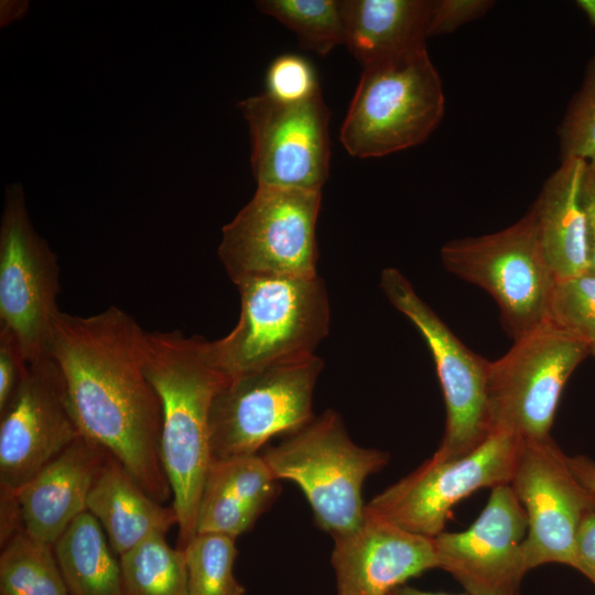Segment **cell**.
Instances as JSON below:
<instances>
[{"instance_id": "6da1fadb", "label": "cell", "mask_w": 595, "mask_h": 595, "mask_svg": "<svg viewBox=\"0 0 595 595\" xmlns=\"http://www.w3.org/2000/svg\"><path fill=\"white\" fill-rule=\"evenodd\" d=\"M148 333L117 306L85 317L60 312L51 356L82 435L165 504L172 491L161 462L162 404L145 374Z\"/></svg>"}, {"instance_id": "7a4b0ae2", "label": "cell", "mask_w": 595, "mask_h": 595, "mask_svg": "<svg viewBox=\"0 0 595 595\" xmlns=\"http://www.w3.org/2000/svg\"><path fill=\"white\" fill-rule=\"evenodd\" d=\"M207 340L180 331L148 333L145 374L162 404L161 462L177 516V548L196 536L212 462L209 414L229 380L210 361Z\"/></svg>"}, {"instance_id": "3957f363", "label": "cell", "mask_w": 595, "mask_h": 595, "mask_svg": "<svg viewBox=\"0 0 595 595\" xmlns=\"http://www.w3.org/2000/svg\"><path fill=\"white\" fill-rule=\"evenodd\" d=\"M239 320L223 338L208 342L212 364L228 379L313 358L329 329L322 278H252L236 284Z\"/></svg>"}, {"instance_id": "277c9868", "label": "cell", "mask_w": 595, "mask_h": 595, "mask_svg": "<svg viewBox=\"0 0 595 595\" xmlns=\"http://www.w3.org/2000/svg\"><path fill=\"white\" fill-rule=\"evenodd\" d=\"M261 456L277 480H292L302 489L317 524L333 539L363 522V485L389 458L382 451L355 444L333 410L315 416Z\"/></svg>"}, {"instance_id": "5b68a950", "label": "cell", "mask_w": 595, "mask_h": 595, "mask_svg": "<svg viewBox=\"0 0 595 595\" xmlns=\"http://www.w3.org/2000/svg\"><path fill=\"white\" fill-rule=\"evenodd\" d=\"M444 91L428 51L364 67L339 139L356 158H379L422 143L444 113Z\"/></svg>"}, {"instance_id": "8992f818", "label": "cell", "mask_w": 595, "mask_h": 595, "mask_svg": "<svg viewBox=\"0 0 595 595\" xmlns=\"http://www.w3.org/2000/svg\"><path fill=\"white\" fill-rule=\"evenodd\" d=\"M591 351L587 340L549 320L513 339L504 356L489 361L491 432L506 431L520 440L550 437L564 387Z\"/></svg>"}, {"instance_id": "52a82bcc", "label": "cell", "mask_w": 595, "mask_h": 595, "mask_svg": "<svg viewBox=\"0 0 595 595\" xmlns=\"http://www.w3.org/2000/svg\"><path fill=\"white\" fill-rule=\"evenodd\" d=\"M321 202L322 191L258 185L223 228L217 253L230 280L317 274Z\"/></svg>"}, {"instance_id": "ba28073f", "label": "cell", "mask_w": 595, "mask_h": 595, "mask_svg": "<svg viewBox=\"0 0 595 595\" xmlns=\"http://www.w3.org/2000/svg\"><path fill=\"white\" fill-rule=\"evenodd\" d=\"M441 259L447 271L490 294L512 339L548 318L556 279L542 253L529 210L502 230L446 242Z\"/></svg>"}, {"instance_id": "9c48e42d", "label": "cell", "mask_w": 595, "mask_h": 595, "mask_svg": "<svg viewBox=\"0 0 595 595\" xmlns=\"http://www.w3.org/2000/svg\"><path fill=\"white\" fill-rule=\"evenodd\" d=\"M323 365L314 356L229 379L210 408L212 458L255 455L271 437L309 424Z\"/></svg>"}, {"instance_id": "30bf717a", "label": "cell", "mask_w": 595, "mask_h": 595, "mask_svg": "<svg viewBox=\"0 0 595 595\" xmlns=\"http://www.w3.org/2000/svg\"><path fill=\"white\" fill-rule=\"evenodd\" d=\"M521 440L494 430L469 453L456 458L433 454L422 465L375 496L366 512L404 530L435 538L452 508L482 488L510 483Z\"/></svg>"}, {"instance_id": "8fae6325", "label": "cell", "mask_w": 595, "mask_h": 595, "mask_svg": "<svg viewBox=\"0 0 595 595\" xmlns=\"http://www.w3.org/2000/svg\"><path fill=\"white\" fill-rule=\"evenodd\" d=\"M58 293L57 257L32 225L22 185L10 183L0 221V325L28 363L51 356Z\"/></svg>"}, {"instance_id": "7c38bea8", "label": "cell", "mask_w": 595, "mask_h": 595, "mask_svg": "<svg viewBox=\"0 0 595 595\" xmlns=\"http://www.w3.org/2000/svg\"><path fill=\"white\" fill-rule=\"evenodd\" d=\"M380 285L390 303L418 328L435 364L446 421L434 454L456 458L469 453L491 433L487 405L489 360L466 347L399 270L383 269Z\"/></svg>"}, {"instance_id": "4fadbf2b", "label": "cell", "mask_w": 595, "mask_h": 595, "mask_svg": "<svg viewBox=\"0 0 595 595\" xmlns=\"http://www.w3.org/2000/svg\"><path fill=\"white\" fill-rule=\"evenodd\" d=\"M238 107L249 126L257 184L322 191L331 158V113L322 91L300 101L262 93L240 100Z\"/></svg>"}, {"instance_id": "5bb4252c", "label": "cell", "mask_w": 595, "mask_h": 595, "mask_svg": "<svg viewBox=\"0 0 595 595\" xmlns=\"http://www.w3.org/2000/svg\"><path fill=\"white\" fill-rule=\"evenodd\" d=\"M509 485L527 517L523 550L529 569L572 566L576 534L585 515L595 510V494L574 475L551 436L521 440Z\"/></svg>"}, {"instance_id": "9a60e30c", "label": "cell", "mask_w": 595, "mask_h": 595, "mask_svg": "<svg viewBox=\"0 0 595 595\" xmlns=\"http://www.w3.org/2000/svg\"><path fill=\"white\" fill-rule=\"evenodd\" d=\"M80 435L55 359L29 363L0 413V489L18 491Z\"/></svg>"}, {"instance_id": "2e32d148", "label": "cell", "mask_w": 595, "mask_h": 595, "mask_svg": "<svg viewBox=\"0 0 595 595\" xmlns=\"http://www.w3.org/2000/svg\"><path fill=\"white\" fill-rule=\"evenodd\" d=\"M527 517L509 484L491 489L486 506L464 531L434 538L437 567L469 595H520L530 571L523 542Z\"/></svg>"}, {"instance_id": "e0dca14e", "label": "cell", "mask_w": 595, "mask_h": 595, "mask_svg": "<svg viewBox=\"0 0 595 595\" xmlns=\"http://www.w3.org/2000/svg\"><path fill=\"white\" fill-rule=\"evenodd\" d=\"M332 564L338 595H389L437 567L434 538L404 530L365 510L363 522L334 538Z\"/></svg>"}, {"instance_id": "ac0fdd59", "label": "cell", "mask_w": 595, "mask_h": 595, "mask_svg": "<svg viewBox=\"0 0 595 595\" xmlns=\"http://www.w3.org/2000/svg\"><path fill=\"white\" fill-rule=\"evenodd\" d=\"M109 454L80 435L15 491L25 532L53 545L87 510L89 491Z\"/></svg>"}, {"instance_id": "d6986e66", "label": "cell", "mask_w": 595, "mask_h": 595, "mask_svg": "<svg viewBox=\"0 0 595 595\" xmlns=\"http://www.w3.org/2000/svg\"><path fill=\"white\" fill-rule=\"evenodd\" d=\"M585 169L583 160H561L529 209L540 248L556 280L589 270L581 195Z\"/></svg>"}, {"instance_id": "ffe728a7", "label": "cell", "mask_w": 595, "mask_h": 595, "mask_svg": "<svg viewBox=\"0 0 595 595\" xmlns=\"http://www.w3.org/2000/svg\"><path fill=\"white\" fill-rule=\"evenodd\" d=\"M345 42L367 67L426 51L430 0H343Z\"/></svg>"}, {"instance_id": "44dd1931", "label": "cell", "mask_w": 595, "mask_h": 595, "mask_svg": "<svg viewBox=\"0 0 595 595\" xmlns=\"http://www.w3.org/2000/svg\"><path fill=\"white\" fill-rule=\"evenodd\" d=\"M277 494V479L261 455L212 458L198 506L197 533L236 538L253 526Z\"/></svg>"}, {"instance_id": "7402d4cb", "label": "cell", "mask_w": 595, "mask_h": 595, "mask_svg": "<svg viewBox=\"0 0 595 595\" xmlns=\"http://www.w3.org/2000/svg\"><path fill=\"white\" fill-rule=\"evenodd\" d=\"M87 511L96 518L118 558L150 534H165L177 526L174 508L150 497L111 454L89 491Z\"/></svg>"}, {"instance_id": "603a6c76", "label": "cell", "mask_w": 595, "mask_h": 595, "mask_svg": "<svg viewBox=\"0 0 595 595\" xmlns=\"http://www.w3.org/2000/svg\"><path fill=\"white\" fill-rule=\"evenodd\" d=\"M53 548L69 595H123L119 558L89 511L79 515Z\"/></svg>"}, {"instance_id": "cb8c5ba5", "label": "cell", "mask_w": 595, "mask_h": 595, "mask_svg": "<svg viewBox=\"0 0 595 595\" xmlns=\"http://www.w3.org/2000/svg\"><path fill=\"white\" fill-rule=\"evenodd\" d=\"M123 595H188L184 549L152 533L119 556Z\"/></svg>"}, {"instance_id": "d4e9b609", "label": "cell", "mask_w": 595, "mask_h": 595, "mask_svg": "<svg viewBox=\"0 0 595 595\" xmlns=\"http://www.w3.org/2000/svg\"><path fill=\"white\" fill-rule=\"evenodd\" d=\"M1 549L0 595H69L52 544L23 530Z\"/></svg>"}, {"instance_id": "484cf974", "label": "cell", "mask_w": 595, "mask_h": 595, "mask_svg": "<svg viewBox=\"0 0 595 595\" xmlns=\"http://www.w3.org/2000/svg\"><path fill=\"white\" fill-rule=\"evenodd\" d=\"M256 7L293 31L303 48L318 55L345 42L340 1L260 0Z\"/></svg>"}, {"instance_id": "4316f807", "label": "cell", "mask_w": 595, "mask_h": 595, "mask_svg": "<svg viewBox=\"0 0 595 595\" xmlns=\"http://www.w3.org/2000/svg\"><path fill=\"white\" fill-rule=\"evenodd\" d=\"M235 539L221 533H196L184 548L188 595H244L234 574Z\"/></svg>"}, {"instance_id": "83f0119b", "label": "cell", "mask_w": 595, "mask_h": 595, "mask_svg": "<svg viewBox=\"0 0 595 595\" xmlns=\"http://www.w3.org/2000/svg\"><path fill=\"white\" fill-rule=\"evenodd\" d=\"M547 320L595 345V272L556 280Z\"/></svg>"}, {"instance_id": "f1b7e54d", "label": "cell", "mask_w": 595, "mask_h": 595, "mask_svg": "<svg viewBox=\"0 0 595 595\" xmlns=\"http://www.w3.org/2000/svg\"><path fill=\"white\" fill-rule=\"evenodd\" d=\"M558 133L561 160L580 159L595 169V55L587 65L581 88L572 98Z\"/></svg>"}, {"instance_id": "f546056e", "label": "cell", "mask_w": 595, "mask_h": 595, "mask_svg": "<svg viewBox=\"0 0 595 595\" xmlns=\"http://www.w3.org/2000/svg\"><path fill=\"white\" fill-rule=\"evenodd\" d=\"M266 84V93L281 101L304 100L321 90L313 66L295 54L274 58L267 71Z\"/></svg>"}, {"instance_id": "4dcf8cb0", "label": "cell", "mask_w": 595, "mask_h": 595, "mask_svg": "<svg viewBox=\"0 0 595 595\" xmlns=\"http://www.w3.org/2000/svg\"><path fill=\"white\" fill-rule=\"evenodd\" d=\"M494 3L491 0L432 1L428 36L452 33L462 25L483 17Z\"/></svg>"}, {"instance_id": "1f68e13d", "label": "cell", "mask_w": 595, "mask_h": 595, "mask_svg": "<svg viewBox=\"0 0 595 595\" xmlns=\"http://www.w3.org/2000/svg\"><path fill=\"white\" fill-rule=\"evenodd\" d=\"M28 364L18 338L8 327L0 325V413L18 391Z\"/></svg>"}, {"instance_id": "d6a6232c", "label": "cell", "mask_w": 595, "mask_h": 595, "mask_svg": "<svg viewBox=\"0 0 595 595\" xmlns=\"http://www.w3.org/2000/svg\"><path fill=\"white\" fill-rule=\"evenodd\" d=\"M572 567L595 585V510L587 512L580 524Z\"/></svg>"}, {"instance_id": "836d02e7", "label": "cell", "mask_w": 595, "mask_h": 595, "mask_svg": "<svg viewBox=\"0 0 595 595\" xmlns=\"http://www.w3.org/2000/svg\"><path fill=\"white\" fill-rule=\"evenodd\" d=\"M582 203L586 219L588 267L595 272V169L586 164L582 181Z\"/></svg>"}, {"instance_id": "e575fe53", "label": "cell", "mask_w": 595, "mask_h": 595, "mask_svg": "<svg viewBox=\"0 0 595 595\" xmlns=\"http://www.w3.org/2000/svg\"><path fill=\"white\" fill-rule=\"evenodd\" d=\"M23 521L15 491L0 489V543L23 531ZM25 531V530H24Z\"/></svg>"}, {"instance_id": "d590c367", "label": "cell", "mask_w": 595, "mask_h": 595, "mask_svg": "<svg viewBox=\"0 0 595 595\" xmlns=\"http://www.w3.org/2000/svg\"><path fill=\"white\" fill-rule=\"evenodd\" d=\"M569 465L578 480L595 494V461L584 455L567 456Z\"/></svg>"}, {"instance_id": "8d00e7d4", "label": "cell", "mask_w": 595, "mask_h": 595, "mask_svg": "<svg viewBox=\"0 0 595 595\" xmlns=\"http://www.w3.org/2000/svg\"><path fill=\"white\" fill-rule=\"evenodd\" d=\"M29 1L24 0H1L0 2V24L1 28L22 19L29 10Z\"/></svg>"}, {"instance_id": "74e56055", "label": "cell", "mask_w": 595, "mask_h": 595, "mask_svg": "<svg viewBox=\"0 0 595 595\" xmlns=\"http://www.w3.org/2000/svg\"><path fill=\"white\" fill-rule=\"evenodd\" d=\"M389 595H452V594L425 592V591L418 589L415 587L401 585L394 588ZM464 595H469V594H464Z\"/></svg>"}, {"instance_id": "f35d334b", "label": "cell", "mask_w": 595, "mask_h": 595, "mask_svg": "<svg viewBox=\"0 0 595 595\" xmlns=\"http://www.w3.org/2000/svg\"><path fill=\"white\" fill-rule=\"evenodd\" d=\"M576 6L583 11L588 21L595 26V0H578Z\"/></svg>"}, {"instance_id": "ab89813d", "label": "cell", "mask_w": 595, "mask_h": 595, "mask_svg": "<svg viewBox=\"0 0 595 595\" xmlns=\"http://www.w3.org/2000/svg\"><path fill=\"white\" fill-rule=\"evenodd\" d=\"M591 348H592L591 355H592V356L594 357V359H595V345H593Z\"/></svg>"}]
</instances>
